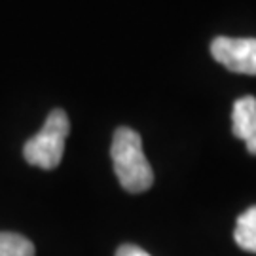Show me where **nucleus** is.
Segmentation results:
<instances>
[{
  "instance_id": "obj_7",
  "label": "nucleus",
  "mask_w": 256,
  "mask_h": 256,
  "mask_svg": "<svg viewBox=\"0 0 256 256\" xmlns=\"http://www.w3.org/2000/svg\"><path fill=\"white\" fill-rule=\"evenodd\" d=\"M116 256H150L144 248L137 247V245H122L116 250Z\"/></svg>"
},
{
  "instance_id": "obj_3",
  "label": "nucleus",
  "mask_w": 256,
  "mask_h": 256,
  "mask_svg": "<svg viewBox=\"0 0 256 256\" xmlns=\"http://www.w3.org/2000/svg\"><path fill=\"white\" fill-rule=\"evenodd\" d=\"M214 61L239 74H256V38L218 36L210 44Z\"/></svg>"
},
{
  "instance_id": "obj_1",
  "label": "nucleus",
  "mask_w": 256,
  "mask_h": 256,
  "mask_svg": "<svg viewBox=\"0 0 256 256\" xmlns=\"http://www.w3.org/2000/svg\"><path fill=\"white\" fill-rule=\"evenodd\" d=\"M112 165L122 188L129 194L146 192L154 184V171L142 152V140L137 131L118 128L110 146Z\"/></svg>"
},
{
  "instance_id": "obj_2",
  "label": "nucleus",
  "mask_w": 256,
  "mask_h": 256,
  "mask_svg": "<svg viewBox=\"0 0 256 256\" xmlns=\"http://www.w3.org/2000/svg\"><path fill=\"white\" fill-rule=\"evenodd\" d=\"M70 133V122L66 112L55 108L48 114L46 124L34 137H30L23 146L27 164L40 169H55L64 154V140Z\"/></svg>"
},
{
  "instance_id": "obj_4",
  "label": "nucleus",
  "mask_w": 256,
  "mask_h": 256,
  "mask_svg": "<svg viewBox=\"0 0 256 256\" xmlns=\"http://www.w3.org/2000/svg\"><path fill=\"white\" fill-rule=\"evenodd\" d=\"M232 129L236 137L245 140L248 154L256 156V97L247 95L234 102Z\"/></svg>"
},
{
  "instance_id": "obj_6",
  "label": "nucleus",
  "mask_w": 256,
  "mask_h": 256,
  "mask_svg": "<svg viewBox=\"0 0 256 256\" xmlns=\"http://www.w3.org/2000/svg\"><path fill=\"white\" fill-rule=\"evenodd\" d=\"M0 256H34V245L25 236L0 232Z\"/></svg>"
},
{
  "instance_id": "obj_5",
  "label": "nucleus",
  "mask_w": 256,
  "mask_h": 256,
  "mask_svg": "<svg viewBox=\"0 0 256 256\" xmlns=\"http://www.w3.org/2000/svg\"><path fill=\"white\" fill-rule=\"evenodd\" d=\"M234 239L243 248L245 252L256 254V205L248 207L238 218L236 230H234Z\"/></svg>"
}]
</instances>
